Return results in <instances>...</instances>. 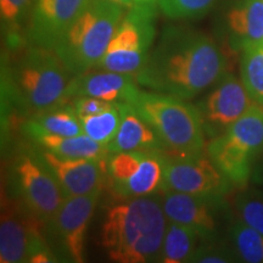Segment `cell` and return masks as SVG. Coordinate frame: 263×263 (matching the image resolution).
Wrapping results in <instances>:
<instances>
[{"instance_id":"1","label":"cell","mask_w":263,"mask_h":263,"mask_svg":"<svg viewBox=\"0 0 263 263\" xmlns=\"http://www.w3.org/2000/svg\"><path fill=\"white\" fill-rule=\"evenodd\" d=\"M224 54L211 35L171 26L136 76L146 89L192 100L226 74Z\"/></svg>"},{"instance_id":"2","label":"cell","mask_w":263,"mask_h":263,"mask_svg":"<svg viewBox=\"0 0 263 263\" xmlns=\"http://www.w3.org/2000/svg\"><path fill=\"white\" fill-rule=\"evenodd\" d=\"M167 224L160 197L122 199L105 211L100 244L112 262H160Z\"/></svg>"},{"instance_id":"3","label":"cell","mask_w":263,"mask_h":263,"mask_svg":"<svg viewBox=\"0 0 263 263\" xmlns=\"http://www.w3.org/2000/svg\"><path fill=\"white\" fill-rule=\"evenodd\" d=\"M186 101L171 94L139 90L128 104L154 128L167 155H199L205 150L206 133L199 108Z\"/></svg>"},{"instance_id":"4","label":"cell","mask_w":263,"mask_h":263,"mask_svg":"<svg viewBox=\"0 0 263 263\" xmlns=\"http://www.w3.org/2000/svg\"><path fill=\"white\" fill-rule=\"evenodd\" d=\"M123 18V6L90 0L54 49L73 76L95 70Z\"/></svg>"},{"instance_id":"5","label":"cell","mask_w":263,"mask_h":263,"mask_svg":"<svg viewBox=\"0 0 263 263\" xmlns=\"http://www.w3.org/2000/svg\"><path fill=\"white\" fill-rule=\"evenodd\" d=\"M73 77L54 50L33 47L12 71V84L17 101L35 114L60 106L67 99Z\"/></svg>"},{"instance_id":"6","label":"cell","mask_w":263,"mask_h":263,"mask_svg":"<svg viewBox=\"0 0 263 263\" xmlns=\"http://www.w3.org/2000/svg\"><path fill=\"white\" fill-rule=\"evenodd\" d=\"M206 151L233 185H248L255 161L263 151V107L252 105L244 116L213 137Z\"/></svg>"},{"instance_id":"7","label":"cell","mask_w":263,"mask_h":263,"mask_svg":"<svg viewBox=\"0 0 263 263\" xmlns=\"http://www.w3.org/2000/svg\"><path fill=\"white\" fill-rule=\"evenodd\" d=\"M60 259L48 240L47 223L9 192L2 193L0 262L49 263Z\"/></svg>"},{"instance_id":"8","label":"cell","mask_w":263,"mask_h":263,"mask_svg":"<svg viewBox=\"0 0 263 263\" xmlns=\"http://www.w3.org/2000/svg\"><path fill=\"white\" fill-rule=\"evenodd\" d=\"M155 38V5L129 8L95 70L137 76L145 65Z\"/></svg>"},{"instance_id":"9","label":"cell","mask_w":263,"mask_h":263,"mask_svg":"<svg viewBox=\"0 0 263 263\" xmlns=\"http://www.w3.org/2000/svg\"><path fill=\"white\" fill-rule=\"evenodd\" d=\"M9 193L45 223L66 199L41 153H24L15 157L9 170Z\"/></svg>"},{"instance_id":"10","label":"cell","mask_w":263,"mask_h":263,"mask_svg":"<svg viewBox=\"0 0 263 263\" xmlns=\"http://www.w3.org/2000/svg\"><path fill=\"white\" fill-rule=\"evenodd\" d=\"M161 151H123L106 160V180L121 199L150 196L163 190L164 161Z\"/></svg>"},{"instance_id":"11","label":"cell","mask_w":263,"mask_h":263,"mask_svg":"<svg viewBox=\"0 0 263 263\" xmlns=\"http://www.w3.org/2000/svg\"><path fill=\"white\" fill-rule=\"evenodd\" d=\"M101 190L87 195L66 197L47 223L50 246L59 258L82 263L85 259V239Z\"/></svg>"},{"instance_id":"12","label":"cell","mask_w":263,"mask_h":263,"mask_svg":"<svg viewBox=\"0 0 263 263\" xmlns=\"http://www.w3.org/2000/svg\"><path fill=\"white\" fill-rule=\"evenodd\" d=\"M232 186L209 155H166L163 190L221 199Z\"/></svg>"},{"instance_id":"13","label":"cell","mask_w":263,"mask_h":263,"mask_svg":"<svg viewBox=\"0 0 263 263\" xmlns=\"http://www.w3.org/2000/svg\"><path fill=\"white\" fill-rule=\"evenodd\" d=\"M256 101L250 97L244 83L232 73H226L217 85L197 105L205 133L218 136L239 118H241Z\"/></svg>"},{"instance_id":"14","label":"cell","mask_w":263,"mask_h":263,"mask_svg":"<svg viewBox=\"0 0 263 263\" xmlns=\"http://www.w3.org/2000/svg\"><path fill=\"white\" fill-rule=\"evenodd\" d=\"M90 0H35L27 25L32 47L54 50Z\"/></svg>"},{"instance_id":"15","label":"cell","mask_w":263,"mask_h":263,"mask_svg":"<svg viewBox=\"0 0 263 263\" xmlns=\"http://www.w3.org/2000/svg\"><path fill=\"white\" fill-rule=\"evenodd\" d=\"M42 156L60 184L65 197L87 195L103 190L106 160L62 157L42 150Z\"/></svg>"},{"instance_id":"16","label":"cell","mask_w":263,"mask_h":263,"mask_svg":"<svg viewBox=\"0 0 263 263\" xmlns=\"http://www.w3.org/2000/svg\"><path fill=\"white\" fill-rule=\"evenodd\" d=\"M163 211L170 222L186 226L210 241L217 234L216 201L219 199L163 190Z\"/></svg>"},{"instance_id":"17","label":"cell","mask_w":263,"mask_h":263,"mask_svg":"<svg viewBox=\"0 0 263 263\" xmlns=\"http://www.w3.org/2000/svg\"><path fill=\"white\" fill-rule=\"evenodd\" d=\"M136 76L98 70L73 76L67 88V99L91 97L114 104H123L136 97L139 88Z\"/></svg>"},{"instance_id":"18","label":"cell","mask_w":263,"mask_h":263,"mask_svg":"<svg viewBox=\"0 0 263 263\" xmlns=\"http://www.w3.org/2000/svg\"><path fill=\"white\" fill-rule=\"evenodd\" d=\"M118 106L121 110V124L114 140L107 145L110 154L123 151H161L167 154L154 128L129 104H118Z\"/></svg>"},{"instance_id":"19","label":"cell","mask_w":263,"mask_h":263,"mask_svg":"<svg viewBox=\"0 0 263 263\" xmlns=\"http://www.w3.org/2000/svg\"><path fill=\"white\" fill-rule=\"evenodd\" d=\"M232 45L244 50L263 43V0H239L226 14Z\"/></svg>"},{"instance_id":"20","label":"cell","mask_w":263,"mask_h":263,"mask_svg":"<svg viewBox=\"0 0 263 263\" xmlns=\"http://www.w3.org/2000/svg\"><path fill=\"white\" fill-rule=\"evenodd\" d=\"M24 133L33 140L48 134L80 136L84 132L73 106L62 104L60 106L32 114L24 122Z\"/></svg>"},{"instance_id":"21","label":"cell","mask_w":263,"mask_h":263,"mask_svg":"<svg viewBox=\"0 0 263 263\" xmlns=\"http://www.w3.org/2000/svg\"><path fill=\"white\" fill-rule=\"evenodd\" d=\"M42 150L49 151L62 157L73 159L106 160L110 151L106 145L98 143L87 134L80 136H57L48 134L33 139Z\"/></svg>"},{"instance_id":"22","label":"cell","mask_w":263,"mask_h":263,"mask_svg":"<svg viewBox=\"0 0 263 263\" xmlns=\"http://www.w3.org/2000/svg\"><path fill=\"white\" fill-rule=\"evenodd\" d=\"M201 239L195 230L189 227L170 222L164 234L160 262L183 263L190 262V258L199 248Z\"/></svg>"},{"instance_id":"23","label":"cell","mask_w":263,"mask_h":263,"mask_svg":"<svg viewBox=\"0 0 263 263\" xmlns=\"http://www.w3.org/2000/svg\"><path fill=\"white\" fill-rule=\"evenodd\" d=\"M240 74L250 97L263 104V43L242 50Z\"/></svg>"},{"instance_id":"24","label":"cell","mask_w":263,"mask_h":263,"mask_svg":"<svg viewBox=\"0 0 263 263\" xmlns=\"http://www.w3.org/2000/svg\"><path fill=\"white\" fill-rule=\"evenodd\" d=\"M230 239L241 261L263 263V234L240 219L230 227Z\"/></svg>"},{"instance_id":"25","label":"cell","mask_w":263,"mask_h":263,"mask_svg":"<svg viewBox=\"0 0 263 263\" xmlns=\"http://www.w3.org/2000/svg\"><path fill=\"white\" fill-rule=\"evenodd\" d=\"M84 134L103 145L114 140L121 124V110L118 104L104 112L80 118Z\"/></svg>"},{"instance_id":"26","label":"cell","mask_w":263,"mask_h":263,"mask_svg":"<svg viewBox=\"0 0 263 263\" xmlns=\"http://www.w3.org/2000/svg\"><path fill=\"white\" fill-rule=\"evenodd\" d=\"M217 0H159L161 12L171 20H192L206 15Z\"/></svg>"},{"instance_id":"27","label":"cell","mask_w":263,"mask_h":263,"mask_svg":"<svg viewBox=\"0 0 263 263\" xmlns=\"http://www.w3.org/2000/svg\"><path fill=\"white\" fill-rule=\"evenodd\" d=\"M235 212L244 222L263 234V194L255 190L240 193L235 199Z\"/></svg>"},{"instance_id":"28","label":"cell","mask_w":263,"mask_h":263,"mask_svg":"<svg viewBox=\"0 0 263 263\" xmlns=\"http://www.w3.org/2000/svg\"><path fill=\"white\" fill-rule=\"evenodd\" d=\"M33 9L32 0H0L2 24L9 29L14 44L17 41L18 31L24 22L29 21Z\"/></svg>"},{"instance_id":"29","label":"cell","mask_w":263,"mask_h":263,"mask_svg":"<svg viewBox=\"0 0 263 263\" xmlns=\"http://www.w3.org/2000/svg\"><path fill=\"white\" fill-rule=\"evenodd\" d=\"M115 105L116 104L108 103V101L101 100V99L91 97H78L74 98L72 106H73V110L77 114V116L82 118L104 112V111L108 110V108L114 107Z\"/></svg>"},{"instance_id":"30","label":"cell","mask_w":263,"mask_h":263,"mask_svg":"<svg viewBox=\"0 0 263 263\" xmlns=\"http://www.w3.org/2000/svg\"><path fill=\"white\" fill-rule=\"evenodd\" d=\"M232 261V256L227 250L211 244L200 245L190 258V262L197 263H224Z\"/></svg>"},{"instance_id":"31","label":"cell","mask_w":263,"mask_h":263,"mask_svg":"<svg viewBox=\"0 0 263 263\" xmlns=\"http://www.w3.org/2000/svg\"><path fill=\"white\" fill-rule=\"evenodd\" d=\"M107 2L114 3V4L121 5L123 8H132L134 5V0H107Z\"/></svg>"},{"instance_id":"32","label":"cell","mask_w":263,"mask_h":263,"mask_svg":"<svg viewBox=\"0 0 263 263\" xmlns=\"http://www.w3.org/2000/svg\"><path fill=\"white\" fill-rule=\"evenodd\" d=\"M159 0H134V4L137 5H157Z\"/></svg>"}]
</instances>
